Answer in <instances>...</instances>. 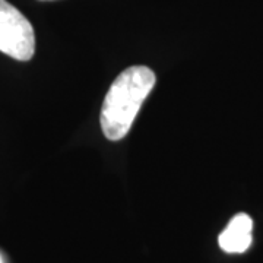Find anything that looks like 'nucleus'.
I'll use <instances>...</instances> for the list:
<instances>
[{
    "label": "nucleus",
    "instance_id": "f257e3e1",
    "mask_svg": "<svg viewBox=\"0 0 263 263\" xmlns=\"http://www.w3.org/2000/svg\"><path fill=\"white\" fill-rule=\"evenodd\" d=\"M155 82L157 76L146 66H132L116 78L104 98L100 116L107 139L120 141L127 135Z\"/></svg>",
    "mask_w": 263,
    "mask_h": 263
},
{
    "label": "nucleus",
    "instance_id": "f03ea898",
    "mask_svg": "<svg viewBox=\"0 0 263 263\" xmlns=\"http://www.w3.org/2000/svg\"><path fill=\"white\" fill-rule=\"evenodd\" d=\"M35 51V34L28 19L13 5L0 0V53L27 62Z\"/></svg>",
    "mask_w": 263,
    "mask_h": 263
},
{
    "label": "nucleus",
    "instance_id": "7ed1b4c3",
    "mask_svg": "<svg viewBox=\"0 0 263 263\" xmlns=\"http://www.w3.org/2000/svg\"><path fill=\"white\" fill-rule=\"evenodd\" d=\"M253 221L247 214H237L219 234L218 245L227 253H243L252 245Z\"/></svg>",
    "mask_w": 263,
    "mask_h": 263
},
{
    "label": "nucleus",
    "instance_id": "20e7f679",
    "mask_svg": "<svg viewBox=\"0 0 263 263\" xmlns=\"http://www.w3.org/2000/svg\"><path fill=\"white\" fill-rule=\"evenodd\" d=\"M0 263H3V262H2V257H0Z\"/></svg>",
    "mask_w": 263,
    "mask_h": 263
}]
</instances>
